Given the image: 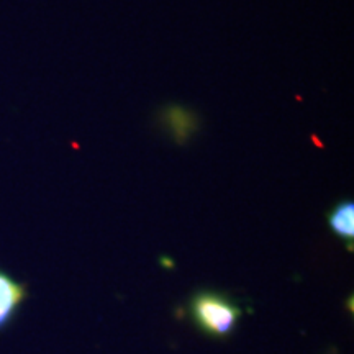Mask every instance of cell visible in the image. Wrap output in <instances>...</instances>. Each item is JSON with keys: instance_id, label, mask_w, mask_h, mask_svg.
Returning <instances> with one entry per match:
<instances>
[{"instance_id": "6da1fadb", "label": "cell", "mask_w": 354, "mask_h": 354, "mask_svg": "<svg viewBox=\"0 0 354 354\" xmlns=\"http://www.w3.org/2000/svg\"><path fill=\"white\" fill-rule=\"evenodd\" d=\"M190 315L207 335L225 338L241 318V308L216 292H201L190 302Z\"/></svg>"}, {"instance_id": "7a4b0ae2", "label": "cell", "mask_w": 354, "mask_h": 354, "mask_svg": "<svg viewBox=\"0 0 354 354\" xmlns=\"http://www.w3.org/2000/svg\"><path fill=\"white\" fill-rule=\"evenodd\" d=\"M26 295V287L0 269V330L13 320Z\"/></svg>"}, {"instance_id": "3957f363", "label": "cell", "mask_w": 354, "mask_h": 354, "mask_svg": "<svg viewBox=\"0 0 354 354\" xmlns=\"http://www.w3.org/2000/svg\"><path fill=\"white\" fill-rule=\"evenodd\" d=\"M328 225L336 236L344 241L354 238V205L351 201L339 202L328 215Z\"/></svg>"}]
</instances>
